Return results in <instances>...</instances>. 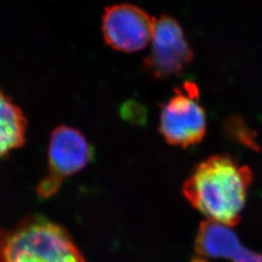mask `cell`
Segmentation results:
<instances>
[{"label":"cell","instance_id":"obj_5","mask_svg":"<svg viewBox=\"0 0 262 262\" xmlns=\"http://www.w3.org/2000/svg\"><path fill=\"white\" fill-rule=\"evenodd\" d=\"M150 50L143 68L156 79L177 77L191 63L194 52L178 21L167 15L156 19Z\"/></svg>","mask_w":262,"mask_h":262},{"label":"cell","instance_id":"obj_9","mask_svg":"<svg viewBox=\"0 0 262 262\" xmlns=\"http://www.w3.org/2000/svg\"><path fill=\"white\" fill-rule=\"evenodd\" d=\"M225 130L232 139L239 141L253 150H258V144L255 142L253 132L239 118H230L225 123Z\"/></svg>","mask_w":262,"mask_h":262},{"label":"cell","instance_id":"obj_4","mask_svg":"<svg viewBox=\"0 0 262 262\" xmlns=\"http://www.w3.org/2000/svg\"><path fill=\"white\" fill-rule=\"evenodd\" d=\"M93 157V147L81 131L67 125L56 127L49 142L47 175L36 188L38 196H54L66 179L85 168Z\"/></svg>","mask_w":262,"mask_h":262},{"label":"cell","instance_id":"obj_1","mask_svg":"<svg viewBox=\"0 0 262 262\" xmlns=\"http://www.w3.org/2000/svg\"><path fill=\"white\" fill-rule=\"evenodd\" d=\"M253 172L229 155L198 163L183 185L190 205L210 222L232 227L241 222Z\"/></svg>","mask_w":262,"mask_h":262},{"label":"cell","instance_id":"obj_3","mask_svg":"<svg viewBox=\"0 0 262 262\" xmlns=\"http://www.w3.org/2000/svg\"><path fill=\"white\" fill-rule=\"evenodd\" d=\"M159 130L169 145L184 149L204 139L206 112L200 104V92L195 83L186 81L175 88L173 95L162 105Z\"/></svg>","mask_w":262,"mask_h":262},{"label":"cell","instance_id":"obj_8","mask_svg":"<svg viewBox=\"0 0 262 262\" xmlns=\"http://www.w3.org/2000/svg\"><path fill=\"white\" fill-rule=\"evenodd\" d=\"M27 129L23 110L0 89V159L26 144Z\"/></svg>","mask_w":262,"mask_h":262},{"label":"cell","instance_id":"obj_7","mask_svg":"<svg viewBox=\"0 0 262 262\" xmlns=\"http://www.w3.org/2000/svg\"><path fill=\"white\" fill-rule=\"evenodd\" d=\"M195 258H225L233 262H262V254L246 249L234 232L225 225L206 221L197 232Z\"/></svg>","mask_w":262,"mask_h":262},{"label":"cell","instance_id":"obj_2","mask_svg":"<svg viewBox=\"0 0 262 262\" xmlns=\"http://www.w3.org/2000/svg\"><path fill=\"white\" fill-rule=\"evenodd\" d=\"M0 262H86L70 233L46 216L28 215L0 228Z\"/></svg>","mask_w":262,"mask_h":262},{"label":"cell","instance_id":"obj_6","mask_svg":"<svg viewBox=\"0 0 262 262\" xmlns=\"http://www.w3.org/2000/svg\"><path fill=\"white\" fill-rule=\"evenodd\" d=\"M156 19L132 4H116L106 7L102 15L105 43L122 53H136L150 44Z\"/></svg>","mask_w":262,"mask_h":262}]
</instances>
